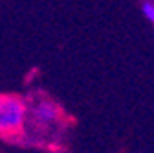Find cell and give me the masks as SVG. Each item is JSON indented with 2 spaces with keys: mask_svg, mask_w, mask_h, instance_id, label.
<instances>
[{
  "mask_svg": "<svg viewBox=\"0 0 154 153\" xmlns=\"http://www.w3.org/2000/svg\"><path fill=\"white\" fill-rule=\"evenodd\" d=\"M28 114L22 137H33L41 142L46 137L55 135L63 125V111L59 103L48 96H31L26 100Z\"/></svg>",
  "mask_w": 154,
  "mask_h": 153,
  "instance_id": "cell-1",
  "label": "cell"
},
{
  "mask_svg": "<svg viewBox=\"0 0 154 153\" xmlns=\"http://www.w3.org/2000/svg\"><path fill=\"white\" fill-rule=\"evenodd\" d=\"M28 105L22 96L0 92V137H22Z\"/></svg>",
  "mask_w": 154,
  "mask_h": 153,
  "instance_id": "cell-2",
  "label": "cell"
},
{
  "mask_svg": "<svg viewBox=\"0 0 154 153\" xmlns=\"http://www.w3.org/2000/svg\"><path fill=\"white\" fill-rule=\"evenodd\" d=\"M141 13L150 24H154V0H143L141 2Z\"/></svg>",
  "mask_w": 154,
  "mask_h": 153,
  "instance_id": "cell-3",
  "label": "cell"
},
{
  "mask_svg": "<svg viewBox=\"0 0 154 153\" xmlns=\"http://www.w3.org/2000/svg\"><path fill=\"white\" fill-rule=\"evenodd\" d=\"M152 28H154V24H152Z\"/></svg>",
  "mask_w": 154,
  "mask_h": 153,
  "instance_id": "cell-4",
  "label": "cell"
}]
</instances>
